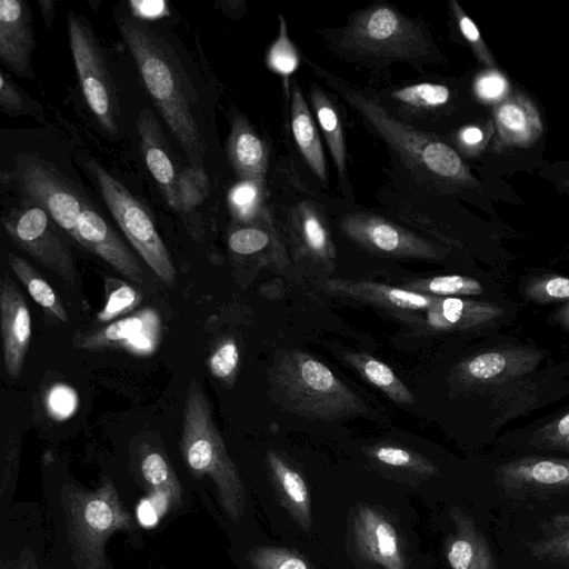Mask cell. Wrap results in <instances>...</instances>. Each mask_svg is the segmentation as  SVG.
Instances as JSON below:
<instances>
[{
    "label": "cell",
    "instance_id": "1",
    "mask_svg": "<svg viewBox=\"0 0 569 569\" xmlns=\"http://www.w3.org/2000/svg\"><path fill=\"white\" fill-rule=\"evenodd\" d=\"M151 97L191 167L204 169V144L192 112L184 74L169 44L146 22L126 14L117 19Z\"/></svg>",
    "mask_w": 569,
    "mask_h": 569
},
{
    "label": "cell",
    "instance_id": "2",
    "mask_svg": "<svg viewBox=\"0 0 569 569\" xmlns=\"http://www.w3.org/2000/svg\"><path fill=\"white\" fill-rule=\"evenodd\" d=\"M326 33L333 53L367 67L395 62L420 67L437 54L422 22L387 2H376L353 12L345 27Z\"/></svg>",
    "mask_w": 569,
    "mask_h": 569
},
{
    "label": "cell",
    "instance_id": "3",
    "mask_svg": "<svg viewBox=\"0 0 569 569\" xmlns=\"http://www.w3.org/2000/svg\"><path fill=\"white\" fill-rule=\"evenodd\" d=\"M315 74L322 79L385 140L413 177L425 186L466 182L468 171L459 154L426 130L418 129L388 112L382 106L341 78L306 58Z\"/></svg>",
    "mask_w": 569,
    "mask_h": 569
},
{
    "label": "cell",
    "instance_id": "4",
    "mask_svg": "<svg viewBox=\"0 0 569 569\" xmlns=\"http://www.w3.org/2000/svg\"><path fill=\"white\" fill-rule=\"evenodd\" d=\"M180 448L189 470L212 480L224 512L239 521L244 512V486L214 423L207 395L196 379L186 395Z\"/></svg>",
    "mask_w": 569,
    "mask_h": 569
},
{
    "label": "cell",
    "instance_id": "5",
    "mask_svg": "<svg viewBox=\"0 0 569 569\" xmlns=\"http://www.w3.org/2000/svg\"><path fill=\"white\" fill-rule=\"evenodd\" d=\"M271 381L280 403L300 416L332 420L368 412L357 393L326 365L302 351L281 353Z\"/></svg>",
    "mask_w": 569,
    "mask_h": 569
},
{
    "label": "cell",
    "instance_id": "6",
    "mask_svg": "<svg viewBox=\"0 0 569 569\" xmlns=\"http://www.w3.org/2000/svg\"><path fill=\"white\" fill-rule=\"evenodd\" d=\"M67 536L77 569H106V543L119 530H132L113 482L107 478L94 491L67 483L61 493Z\"/></svg>",
    "mask_w": 569,
    "mask_h": 569
},
{
    "label": "cell",
    "instance_id": "7",
    "mask_svg": "<svg viewBox=\"0 0 569 569\" xmlns=\"http://www.w3.org/2000/svg\"><path fill=\"white\" fill-rule=\"evenodd\" d=\"M102 198L128 241L148 267L167 284L176 279V268L152 219L127 188L97 161L86 162Z\"/></svg>",
    "mask_w": 569,
    "mask_h": 569
},
{
    "label": "cell",
    "instance_id": "8",
    "mask_svg": "<svg viewBox=\"0 0 569 569\" xmlns=\"http://www.w3.org/2000/svg\"><path fill=\"white\" fill-rule=\"evenodd\" d=\"M67 22L69 47L87 104L101 127L116 136L119 132L120 106L103 52L83 17L69 11Z\"/></svg>",
    "mask_w": 569,
    "mask_h": 569
},
{
    "label": "cell",
    "instance_id": "9",
    "mask_svg": "<svg viewBox=\"0 0 569 569\" xmlns=\"http://www.w3.org/2000/svg\"><path fill=\"white\" fill-rule=\"evenodd\" d=\"M2 224L20 249L69 284L76 283L77 271L71 252L58 232L59 227L39 203L27 197L3 217Z\"/></svg>",
    "mask_w": 569,
    "mask_h": 569
},
{
    "label": "cell",
    "instance_id": "10",
    "mask_svg": "<svg viewBox=\"0 0 569 569\" xmlns=\"http://www.w3.org/2000/svg\"><path fill=\"white\" fill-rule=\"evenodd\" d=\"M340 230L367 250L397 258L442 260L446 250L380 216L355 212L342 217Z\"/></svg>",
    "mask_w": 569,
    "mask_h": 569
},
{
    "label": "cell",
    "instance_id": "11",
    "mask_svg": "<svg viewBox=\"0 0 569 569\" xmlns=\"http://www.w3.org/2000/svg\"><path fill=\"white\" fill-rule=\"evenodd\" d=\"M547 352L529 347H502L476 353L459 363L456 375L463 387L493 390L533 371Z\"/></svg>",
    "mask_w": 569,
    "mask_h": 569
},
{
    "label": "cell",
    "instance_id": "12",
    "mask_svg": "<svg viewBox=\"0 0 569 569\" xmlns=\"http://www.w3.org/2000/svg\"><path fill=\"white\" fill-rule=\"evenodd\" d=\"M358 556L382 569H408L401 536L392 520L372 505L358 502L352 513Z\"/></svg>",
    "mask_w": 569,
    "mask_h": 569
},
{
    "label": "cell",
    "instance_id": "13",
    "mask_svg": "<svg viewBox=\"0 0 569 569\" xmlns=\"http://www.w3.org/2000/svg\"><path fill=\"white\" fill-rule=\"evenodd\" d=\"M496 482L510 496L569 491V458L513 459L496 468Z\"/></svg>",
    "mask_w": 569,
    "mask_h": 569
},
{
    "label": "cell",
    "instance_id": "14",
    "mask_svg": "<svg viewBox=\"0 0 569 569\" xmlns=\"http://www.w3.org/2000/svg\"><path fill=\"white\" fill-rule=\"evenodd\" d=\"M0 326L7 373L19 378L31 340V316L22 293L8 274L0 288Z\"/></svg>",
    "mask_w": 569,
    "mask_h": 569
},
{
    "label": "cell",
    "instance_id": "15",
    "mask_svg": "<svg viewBox=\"0 0 569 569\" xmlns=\"http://www.w3.org/2000/svg\"><path fill=\"white\" fill-rule=\"evenodd\" d=\"M36 48L32 12L22 0L0 1V61L11 72L32 79L31 54Z\"/></svg>",
    "mask_w": 569,
    "mask_h": 569
},
{
    "label": "cell",
    "instance_id": "16",
    "mask_svg": "<svg viewBox=\"0 0 569 569\" xmlns=\"http://www.w3.org/2000/svg\"><path fill=\"white\" fill-rule=\"evenodd\" d=\"M286 227L295 251L302 258L332 269L336 248L325 214L310 200L292 206L287 213Z\"/></svg>",
    "mask_w": 569,
    "mask_h": 569
},
{
    "label": "cell",
    "instance_id": "17",
    "mask_svg": "<svg viewBox=\"0 0 569 569\" xmlns=\"http://www.w3.org/2000/svg\"><path fill=\"white\" fill-rule=\"evenodd\" d=\"M505 309L496 302L459 297H439L426 310V323L437 331H473L497 325Z\"/></svg>",
    "mask_w": 569,
    "mask_h": 569
},
{
    "label": "cell",
    "instance_id": "18",
    "mask_svg": "<svg viewBox=\"0 0 569 569\" xmlns=\"http://www.w3.org/2000/svg\"><path fill=\"white\" fill-rule=\"evenodd\" d=\"M328 292L397 311L428 310L439 297L379 282L333 278L325 283Z\"/></svg>",
    "mask_w": 569,
    "mask_h": 569
},
{
    "label": "cell",
    "instance_id": "19",
    "mask_svg": "<svg viewBox=\"0 0 569 569\" xmlns=\"http://www.w3.org/2000/svg\"><path fill=\"white\" fill-rule=\"evenodd\" d=\"M453 532L445 541L443 551L451 569H497L489 542L473 519L457 506L449 510Z\"/></svg>",
    "mask_w": 569,
    "mask_h": 569
},
{
    "label": "cell",
    "instance_id": "20",
    "mask_svg": "<svg viewBox=\"0 0 569 569\" xmlns=\"http://www.w3.org/2000/svg\"><path fill=\"white\" fill-rule=\"evenodd\" d=\"M269 479L281 507L306 532L312 527L311 496L302 473L280 452H267Z\"/></svg>",
    "mask_w": 569,
    "mask_h": 569
},
{
    "label": "cell",
    "instance_id": "21",
    "mask_svg": "<svg viewBox=\"0 0 569 569\" xmlns=\"http://www.w3.org/2000/svg\"><path fill=\"white\" fill-rule=\"evenodd\" d=\"M137 128L146 164L161 189L168 204L180 211L178 176L168 152V146L153 113L142 109L137 119Z\"/></svg>",
    "mask_w": 569,
    "mask_h": 569
},
{
    "label": "cell",
    "instance_id": "22",
    "mask_svg": "<svg viewBox=\"0 0 569 569\" xmlns=\"http://www.w3.org/2000/svg\"><path fill=\"white\" fill-rule=\"evenodd\" d=\"M227 151L232 168L241 181L264 183L269 149L242 114L232 117Z\"/></svg>",
    "mask_w": 569,
    "mask_h": 569
},
{
    "label": "cell",
    "instance_id": "23",
    "mask_svg": "<svg viewBox=\"0 0 569 569\" xmlns=\"http://www.w3.org/2000/svg\"><path fill=\"white\" fill-rule=\"evenodd\" d=\"M288 97L289 122L295 143L309 169L325 183L328 174L319 130L297 82L292 83Z\"/></svg>",
    "mask_w": 569,
    "mask_h": 569
},
{
    "label": "cell",
    "instance_id": "24",
    "mask_svg": "<svg viewBox=\"0 0 569 569\" xmlns=\"http://www.w3.org/2000/svg\"><path fill=\"white\" fill-rule=\"evenodd\" d=\"M309 100L335 162L341 188L346 189L348 184L347 149L341 118L333 102L317 83L310 87Z\"/></svg>",
    "mask_w": 569,
    "mask_h": 569
},
{
    "label": "cell",
    "instance_id": "25",
    "mask_svg": "<svg viewBox=\"0 0 569 569\" xmlns=\"http://www.w3.org/2000/svg\"><path fill=\"white\" fill-rule=\"evenodd\" d=\"M541 537L523 545L537 560L569 566V512L551 515L540 525Z\"/></svg>",
    "mask_w": 569,
    "mask_h": 569
},
{
    "label": "cell",
    "instance_id": "26",
    "mask_svg": "<svg viewBox=\"0 0 569 569\" xmlns=\"http://www.w3.org/2000/svg\"><path fill=\"white\" fill-rule=\"evenodd\" d=\"M500 137L508 143L528 144L541 132V122L532 106L522 100L502 104L496 113Z\"/></svg>",
    "mask_w": 569,
    "mask_h": 569
},
{
    "label": "cell",
    "instance_id": "27",
    "mask_svg": "<svg viewBox=\"0 0 569 569\" xmlns=\"http://www.w3.org/2000/svg\"><path fill=\"white\" fill-rule=\"evenodd\" d=\"M228 247L231 252L240 256H252L267 249L280 256L283 251L267 210L256 220L233 228L228 236Z\"/></svg>",
    "mask_w": 569,
    "mask_h": 569
},
{
    "label": "cell",
    "instance_id": "28",
    "mask_svg": "<svg viewBox=\"0 0 569 569\" xmlns=\"http://www.w3.org/2000/svg\"><path fill=\"white\" fill-rule=\"evenodd\" d=\"M345 359L368 382L380 389L392 401L401 405L415 403L416 399L412 392L382 361L362 352H347Z\"/></svg>",
    "mask_w": 569,
    "mask_h": 569
},
{
    "label": "cell",
    "instance_id": "29",
    "mask_svg": "<svg viewBox=\"0 0 569 569\" xmlns=\"http://www.w3.org/2000/svg\"><path fill=\"white\" fill-rule=\"evenodd\" d=\"M153 312V310L147 309L134 316L116 320L94 332L79 336L74 340V345L81 350H100L109 347H120L127 350Z\"/></svg>",
    "mask_w": 569,
    "mask_h": 569
},
{
    "label": "cell",
    "instance_id": "30",
    "mask_svg": "<svg viewBox=\"0 0 569 569\" xmlns=\"http://www.w3.org/2000/svg\"><path fill=\"white\" fill-rule=\"evenodd\" d=\"M8 263L24 286L31 298L51 317L68 321V313L59 297L48 281L23 258L10 253Z\"/></svg>",
    "mask_w": 569,
    "mask_h": 569
},
{
    "label": "cell",
    "instance_id": "31",
    "mask_svg": "<svg viewBox=\"0 0 569 569\" xmlns=\"http://www.w3.org/2000/svg\"><path fill=\"white\" fill-rule=\"evenodd\" d=\"M366 453L381 466L420 478H429L438 473L437 466L429 459L413 450L397 445H375L369 447Z\"/></svg>",
    "mask_w": 569,
    "mask_h": 569
},
{
    "label": "cell",
    "instance_id": "32",
    "mask_svg": "<svg viewBox=\"0 0 569 569\" xmlns=\"http://www.w3.org/2000/svg\"><path fill=\"white\" fill-rule=\"evenodd\" d=\"M140 472L148 488L161 495L168 503L177 505L180 501V482L162 453L148 450L141 457Z\"/></svg>",
    "mask_w": 569,
    "mask_h": 569
},
{
    "label": "cell",
    "instance_id": "33",
    "mask_svg": "<svg viewBox=\"0 0 569 569\" xmlns=\"http://www.w3.org/2000/svg\"><path fill=\"white\" fill-rule=\"evenodd\" d=\"M402 286L407 290L436 297H473L486 292L478 279L460 274L413 279Z\"/></svg>",
    "mask_w": 569,
    "mask_h": 569
},
{
    "label": "cell",
    "instance_id": "34",
    "mask_svg": "<svg viewBox=\"0 0 569 569\" xmlns=\"http://www.w3.org/2000/svg\"><path fill=\"white\" fill-rule=\"evenodd\" d=\"M266 63L272 72L284 79L288 93L290 89L288 79L299 68L300 54L288 36L287 22L282 14H279L278 36L267 52Z\"/></svg>",
    "mask_w": 569,
    "mask_h": 569
},
{
    "label": "cell",
    "instance_id": "35",
    "mask_svg": "<svg viewBox=\"0 0 569 569\" xmlns=\"http://www.w3.org/2000/svg\"><path fill=\"white\" fill-rule=\"evenodd\" d=\"M247 561L252 569H313L300 552L284 547H253Z\"/></svg>",
    "mask_w": 569,
    "mask_h": 569
},
{
    "label": "cell",
    "instance_id": "36",
    "mask_svg": "<svg viewBox=\"0 0 569 569\" xmlns=\"http://www.w3.org/2000/svg\"><path fill=\"white\" fill-rule=\"evenodd\" d=\"M522 296L533 302L569 301V278L545 273L528 277L520 287Z\"/></svg>",
    "mask_w": 569,
    "mask_h": 569
},
{
    "label": "cell",
    "instance_id": "37",
    "mask_svg": "<svg viewBox=\"0 0 569 569\" xmlns=\"http://www.w3.org/2000/svg\"><path fill=\"white\" fill-rule=\"evenodd\" d=\"M263 184L241 181L229 193V204L239 223L259 218L267 209L262 206Z\"/></svg>",
    "mask_w": 569,
    "mask_h": 569
},
{
    "label": "cell",
    "instance_id": "38",
    "mask_svg": "<svg viewBox=\"0 0 569 569\" xmlns=\"http://www.w3.org/2000/svg\"><path fill=\"white\" fill-rule=\"evenodd\" d=\"M210 190L209 177L204 169L188 167L178 176L180 211H190L200 204Z\"/></svg>",
    "mask_w": 569,
    "mask_h": 569
},
{
    "label": "cell",
    "instance_id": "39",
    "mask_svg": "<svg viewBox=\"0 0 569 569\" xmlns=\"http://www.w3.org/2000/svg\"><path fill=\"white\" fill-rule=\"evenodd\" d=\"M140 300L141 296L133 287L123 282H117L108 291L106 303L98 312L97 320L99 322L110 321L133 309L139 305Z\"/></svg>",
    "mask_w": 569,
    "mask_h": 569
},
{
    "label": "cell",
    "instance_id": "40",
    "mask_svg": "<svg viewBox=\"0 0 569 569\" xmlns=\"http://www.w3.org/2000/svg\"><path fill=\"white\" fill-rule=\"evenodd\" d=\"M211 375L231 385L238 371L239 349L231 338L223 340L211 353L208 360Z\"/></svg>",
    "mask_w": 569,
    "mask_h": 569
},
{
    "label": "cell",
    "instance_id": "41",
    "mask_svg": "<svg viewBox=\"0 0 569 569\" xmlns=\"http://www.w3.org/2000/svg\"><path fill=\"white\" fill-rule=\"evenodd\" d=\"M569 435V411L555 417L551 421L537 428L528 443L538 450H549L553 445Z\"/></svg>",
    "mask_w": 569,
    "mask_h": 569
},
{
    "label": "cell",
    "instance_id": "42",
    "mask_svg": "<svg viewBox=\"0 0 569 569\" xmlns=\"http://www.w3.org/2000/svg\"><path fill=\"white\" fill-rule=\"evenodd\" d=\"M19 457H20V441L16 435H11L4 445L1 462V486L0 493L1 498L14 489L18 469H19Z\"/></svg>",
    "mask_w": 569,
    "mask_h": 569
},
{
    "label": "cell",
    "instance_id": "43",
    "mask_svg": "<svg viewBox=\"0 0 569 569\" xmlns=\"http://www.w3.org/2000/svg\"><path fill=\"white\" fill-rule=\"evenodd\" d=\"M78 407L76 391L67 385L58 383L52 386L47 395V409L54 419L69 418Z\"/></svg>",
    "mask_w": 569,
    "mask_h": 569
},
{
    "label": "cell",
    "instance_id": "44",
    "mask_svg": "<svg viewBox=\"0 0 569 569\" xmlns=\"http://www.w3.org/2000/svg\"><path fill=\"white\" fill-rule=\"evenodd\" d=\"M26 107L24 97L10 77L1 71L0 74V108L4 113L17 116Z\"/></svg>",
    "mask_w": 569,
    "mask_h": 569
},
{
    "label": "cell",
    "instance_id": "45",
    "mask_svg": "<svg viewBox=\"0 0 569 569\" xmlns=\"http://www.w3.org/2000/svg\"><path fill=\"white\" fill-rule=\"evenodd\" d=\"M506 79L497 72L482 74L476 82L477 94L486 100L500 98L507 90Z\"/></svg>",
    "mask_w": 569,
    "mask_h": 569
},
{
    "label": "cell",
    "instance_id": "46",
    "mask_svg": "<svg viewBox=\"0 0 569 569\" xmlns=\"http://www.w3.org/2000/svg\"><path fill=\"white\" fill-rule=\"evenodd\" d=\"M451 4L461 33L471 44L480 49L482 47V41L476 24L461 11L456 2L452 1Z\"/></svg>",
    "mask_w": 569,
    "mask_h": 569
},
{
    "label": "cell",
    "instance_id": "47",
    "mask_svg": "<svg viewBox=\"0 0 569 569\" xmlns=\"http://www.w3.org/2000/svg\"><path fill=\"white\" fill-rule=\"evenodd\" d=\"M1 569H39V568H38V562H37L33 551L29 548H24L14 560H12L8 563L3 562Z\"/></svg>",
    "mask_w": 569,
    "mask_h": 569
},
{
    "label": "cell",
    "instance_id": "48",
    "mask_svg": "<svg viewBox=\"0 0 569 569\" xmlns=\"http://www.w3.org/2000/svg\"><path fill=\"white\" fill-rule=\"evenodd\" d=\"M46 29H50L56 13L54 0H40L38 2Z\"/></svg>",
    "mask_w": 569,
    "mask_h": 569
},
{
    "label": "cell",
    "instance_id": "49",
    "mask_svg": "<svg viewBox=\"0 0 569 569\" xmlns=\"http://www.w3.org/2000/svg\"><path fill=\"white\" fill-rule=\"evenodd\" d=\"M551 322L569 330V301L550 315Z\"/></svg>",
    "mask_w": 569,
    "mask_h": 569
},
{
    "label": "cell",
    "instance_id": "50",
    "mask_svg": "<svg viewBox=\"0 0 569 569\" xmlns=\"http://www.w3.org/2000/svg\"><path fill=\"white\" fill-rule=\"evenodd\" d=\"M139 8H136V10L139 12L140 16L144 17H154L161 13L162 10V2H139L137 3Z\"/></svg>",
    "mask_w": 569,
    "mask_h": 569
},
{
    "label": "cell",
    "instance_id": "51",
    "mask_svg": "<svg viewBox=\"0 0 569 569\" xmlns=\"http://www.w3.org/2000/svg\"><path fill=\"white\" fill-rule=\"evenodd\" d=\"M460 138L466 144L475 146L482 140V131L477 127H468L461 132Z\"/></svg>",
    "mask_w": 569,
    "mask_h": 569
},
{
    "label": "cell",
    "instance_id": "52",
    "mask_svg": "<svg viewBox=\"0 0 569 569\" xmlns=\"http://www.w3.org/2000/svg\"><path fill=\"white\" fill-rule=\"evenodd\" d=\"M549 450L569 452V435L565 437L561 441L553 445Z\"/></svg>",
    "mask_w": 569,
    "mask_h": 569
}]
</instances>
